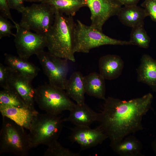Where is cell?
<instances>
[{"label":"cell","mask_w":156,"mask_h":156,"mask_svg":"<svg viewBox=\"0 0 156 156\" xmlns=\"http://www.w3.org/2000/svg\"><path fill=\"white\" fill-rule=\"evenodd\" d=\"M153 99L151 93L127 101L106 98L99 122L110 143L119 142L143 129L142 119L151 108Z\"/></svg>","instance_id":"1"},{"label":"cell","mask_w":156,"mask_h":156,"mask_svg":"<svg viewBox=\"0 0 156 156\" xmlns=\"http://www.w3.org/2000/svg\"><path fill=\"white\" fill-rule=\"evenodd\" d=\"M73 16L55 11L53 23L45 34L48 51L58 57L75 62V30Z\"/></svg>","instance_id":"2"},{"label":"cell","mask_w":156,"mask_h":156,"mask_svg":"<svg viewBox=\"0 0 156 156\" xmlns=\"http://www.w3.org/2000/svg\"><path fill=\"white\" fill-rule=\"evenodd\" d=\"M58 116L38 113L34 117L28 134L32 148L41 144L48 146L57 140L64 122Z\"/></svg>","instance_id":"3"},{"label":"cell","mask_w":156,"mask_h":156,"mask_svg":"<svg viewBox=\"0 0 156 156\" xmlns=\"http://www.w3.org/2000/svg\"><path fill=\"white\" fill-rule=\"evenodd\" d=\"M3 117L0 133V153H10L18 156L27 155L32 148L24 128Z\"/></svg>","instance_id":"4"},{"label":"cell","mask_w":156,"mask_h":156,"mask_svg":"<svg viewBox=\"0 0 156 156\" xmlns=\"http://www.w3.org/2000/svg\"><path fill=\"white\" fill-rule=\"evenodd\" d=\"M34 99L40 109L56 115L64 111H69L76 104L64 90L49 83L35 88Z\"/></svg>","instance_id":"5"},{"label":"cell","mask_w":156,"mask_h":156,"mask_svg":"<svg viewBox=\"0 0 156 156\" xmlns=\"http://www.w3.org/2000/svg\"><path fill=\"white\" fill-rule=\"evenodd\" d=\"M75 51L88 53L93 48L106 45H133L130 41L117 40L110 38L102 31L90 25H86L77 20L75 30Z\"/></svg>","instance_id":"6"},{"label":"cell","mask_w":156,"mask_h":156,"mask_svg":"<svg viewBox=\"0 0 156 156\" xmlns=\"http://www.w3.org/2000/svg\"><path fill=\"white\" fill-rule=\"evenodd\" d=\"M55 12V9L46 3L33 4L23 8L18 24L23 28L45 35L53 24Z\"/></svg>","instance_id":"7"},{"label":"cell","mask_w":156,"mask_h":156,"mask_svg":"<svg viewBox=\"0 0 156 156\" xmlns=\"http://www.w3.org/2000/svg\"><path fill=\"white\" fill-rule=\"evenodd\" d=\"M36 55L49 83L65 90L69 70L68 60L44 50Z\"/></svg>","instance_id":"8"},{"label":"cell","mask_w":156,"mask_h":156,"mask_svg":"<svg viewBox=\"0 0 156 156\" xmlns=\"http://www.w3.org/2000/svg\"><path fill=\"white\" fill-rule=\"evenodd\" d=\"M14 41L18 56L27 60L32 55H36L44 50L47 47L45 35L33 33L21 27L16 26Z\"/></svg>","instance_id":"9"},{"label":"cell","mask_w":156,"mask_h":156,"mask_svg":"<svg viewBox=\"0 0 156 156\" xmlns=\"http://www.w3.org/2000/svg\"><path fill=\"white\" fill-rule=\"evenodd\" d=\"M91 12L90 26L102 31L105 23L111 17L117 15L122 5L118 0H84Z\"/></svg>","instance_id":"10"},{"label":"cell","mask_w":156,"mask_h":156,"mask_svg":"<svg viewBox=\"0 0 156 156\" xmlns=\"http://www.w3.org/2000/svg\"><path fill=\"white\" fill-rule=\"evenodd\" d=\"M69 129L71 131L69 140L78 144L82 151L100 144L108 138L99 126L95 129L88 126H75Z\"/></svg>","instance_id":"11"},{"label":"cell","mask_w":156,"mask_h":156,"mask_svg":"<svg viewBox=\"0 0 156 156\" xmlns=\"http://www.w3.org/2000/svg\"><path fill=\"white\" fill-rule=\"evenodd\" d=\"M9 68V87L18 94L27 105L35 109V88L32 86V81Z\"/></svg>","instance_id":"12"},{"label":"cell","mask_w":156,"mask_h":156,"mask_svg":"<svg viewBox=\"0 0 156 156\" xmlns=\"http://www.w3.org/2000/svg\"><path fill=\"white\" fill-rule=\"evenodd\" d=\"M0 112L2 116L28 130L34 117L38 113L35 109L27 106L17 107L3 105H0Z\"/></svg>","instance_id":"13"},{"label":"cell","mask_w":156,"mask_h":156,"mask_svg":"<svg viewBox=\"0 0 156 156\" xmlns=\"http://www.w3.org/2000/svg\"><path fill=\"white\" fill-rule=\"evenodd\" d=\"M68 116L63 119L77 126H88L96 121H99L100 113L96 112L85 103L76 104L69 111Z\"/></svg>","instance_id":"14"},{"label":"cell","mask_w":156,"mask_h":156,"mask_svg":"<svg viewBox=\"0 0 156 156\" xmlns=\"http://www.w3.org/2000/svg\"><path fill=\"white\" fill-rule=\"evenodd\" d=\"M124 62L119 55L108 54L103 55L99 60V73L105 79L112 80L121 74Z\"/></svg>","instance_id":"15"},{"label":"cell","mask_w":156,"mask_h":156,"mask_svg":"<svg viewBox=\"0 0 156 156\" xmlns=\"http://www.w3.org/2000/svg\"><path fill=\"white\" fill-rule=\"evenodd\" d=\"M136 70L138 81L146 84L156 92V60L148 54L143 55Z\"/></svg>","instance_id":"16"},{"label":"cell","mask_w":156,"mask_h":156,"mask_svg":"<svg viewBox=\"0 0 156 156\" xmlns=\"http://www.w3.org/2000/svg\"><path fill=\"white\" fill-rule=\"evenodd\" d=\"M4 56L7 66L31 81L38 74L39 68L27 60L8 53H5Z\"/></svg>","instance_id":"17"},{"label":"cell","mask_w":156,"mask_h":156,"mask_svg":"<svg viewBox=\"0 0 156 156\" xmlns=\"http://www.w3.org/2000/svg\"><path fill=\"white\" fill-rule=\"evenodd\" d=\"M117 16L122 23L133 28L144 26V20L148 15L144 8L136 5L122 7Z\"/></svg>","instance_id":"18"},{"label":"cell","mask_w":156,"mask_h":156,"mask_svg":"<svg viewBox=\"0 0 156 156\" xmlns=\"http://www.w3.org/2000/svg\"><path fill=\"white\" fill-rule=\"evenodd\" d=\"M110 146L116 153L120 156H141L143 145L141 142L133 135H130L121 141L110 143Z\"/></svg>","instance_id":"19"},{"label":"cell","mask_w":156,"mask_h":156,"mask_svg":"<svg viewBox=\"0 0 156 156\" xmlns=\"http://www.w3.org/2000/svg\"><path fill=\"white\" fill-rule=\"evenodd\" d=\"M83 78L80 72L75 71L68 79L66 86L65 90L67 95L77 104L85 103L86 92Z\"/></svg>","instance_id":"20"},{"label":"cell","mask_w":156,"mask_h":156,"mask_svg":"<svg viewBox=\"0 0 156 156\" xmlns=\"http://www.w3.org/2000/svg\"><path fill=\"white\" fill-rule=\"evenodd\" d=\"M105 80L100 73L96 72L91 73L84 76L83 82L86 94L104 100L106 99Z\"/></svg>","instance_id":"21"},{"label":"cell","mask_w":156,"mask_h":156,"mask_svg":"<svg viewBox=\"0 0 156 156\" xmlns=\"http://www.w3.org/2000/svg\"><path fill=\"white\" fill-rule=\"evenodd\" d=\"M43 2L51 5L55 11L73 17L81 8L86 6L84 0H46Z\"/></svg>","instance_id":"22"},{"label":"cell","mask_w":156,"mask_h":156,"mask_svg":"<svg viewBox=\"0 0 156 156\" xmlns=\"http://www.w3.org/2000/svg\"><path fill=\"white\" fill-rule=\"evenodd\" d=\"M0 105L17 107L28 106L18 94L10 87L0 91Z\"/></svg>","instance_id":"23"},{"label":"cell","mask_w":156,"mask_h":156,"mask_svg":"<svg viewBox=\"0 0 156 156\" xmlns=\"http://www.w3.org/2000/svg\"><path fill=\"white\" fill-rule=\"evenodd\" d=\"M133 45L144 49L148 48L150 38L145 30L144 26L132 28L129 40Z\"/></svg>","instance_id":"24"},{"label":"cell","mask_w":156,"mask_h":156,"mask_svg":"<svg viewBox=\"0 0 156 156\" xmlns=\"http://www.w3.org/2000/svg\"><path fill=\"white\" fill-rule=\"evenodd\" d=\"M44 153L45 156H80L79 153L73 152L62 146L57 140L48 146Z\"/></svg>","instance_id":"25"},{"label":"cell","mask_w":156,"mask_h":156,"mask_svg":"<svg viewBox=\"0 0 156 156\" xmlns=\"http://www.w3.org/2000/svg\"><path fill=\"white\" fill-rule=\"evenodd\" d=\"M15 28V25H13L7 19L0 15V39L5 37L14 36V34L12 33V28Z\"/></svg>","instance_id":"26"},{"label":"cell","mask_w":156,"mask_h":156,"mask_svg":"<svg viewBox=\"0 0 156 156\" xmlns=\"http://www.w3.org/2000/svg\"><path fill=\"white\" fill-rule=\"evenodd\" d=\"M141 6L145 10L148 16L156 22V0H145Z\"/></svg>","instance_id":"27"},{"label":"cell","mask_w":156,"mask_h":156,"mask_svg":"<svg viewBox=\"0 0 156 156\" xmlns=\"http://www.w3.org/2000/svg\"><path fill=\"white\" fill-rule=\"evenodd\" d=\"M9 68L2 63L0 64V86L3 89L10 88L8 84Z\"/></svg>","instance_id":"28"},{"label":"cell","mask_w":156,"mask_h":156,"mask_svg":"<svg viewBox=\"0 0 156 156\" xmlns=\"http://www.w3.org/2000/svg\"><path fill=\"white\" fill-rule=\"evenodd\" d=\"M7 0H0V15L10 20L16 26L18 24L12 18Z\"/></svg>","instance_id":"29"},{"label":"cell","mask_w":156,"mask_h":156,"mask_svg":"<svg viewBox=\"0 0 156 156\" xmlns=\"http://www.w3.org/2000/svg\"><path fill=\"white\" fill-rule=\"evenodd\" d=\"M7 1L10 9L15 10L20 13L25 7L24 3L25 0H7Z\"/></svg>","instance_id":"30"},{"label":"cell","mask_w":156,"mask_h":156,"mask_svg":"<svg viewBox=\"0 0 156 156\" xmlns=\"http://www.w3.org/2000/svg\"><path fill=\"white\" fill-rule=\"evenodd\" d=\"M124 6L137 5L140 0H118Z\"/></svg>","instance_id":"31"},{"label":"cell","mask_w":156,"mask_h":156,"mask_svg":"<svg viewBox=\"0 0 156 156\" xmlns=\"http://www.w3.org/2000/svg\"><path fill=\"white\" fill-rule=\"evenodd\" d=\"M151 146L153 151L156 155V137L152 142L151 144Z\"/></svg>","instance_id":"32"},{"label":"cell","mask_w":156,"mask_h":156,"mask_svg":"<svg viewBox=\"0 0 156 156\" xmlns=\"http://www.w3.org/2000/svg\"><path fill=\"white\" fill-rule=\"evenodd\" d=\"M46 0H25V1L33 2H43Z\"/></svg>","instance_id":"33"}]
</instances>
